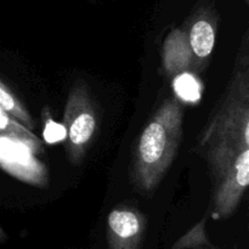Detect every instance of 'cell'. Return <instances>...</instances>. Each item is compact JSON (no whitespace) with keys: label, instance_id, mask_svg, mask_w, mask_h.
I'll list each match as a JSON object with an SVG mask.
<instances>
[{"label":"cell","instance_id":"10","mask_svg":"<svg viewBox=\"0 0 249 249\" xmlns=\"http://www.w3.org/2000/svg\"><path fill=\"white\" fill-rule=\"evenodd\" d=\"M0 135L26 141V142L36 146L39 150H43L41 141L39 140L38 136L32 133V130L27 129L26 126L19 124L16 119L12 118L1 108H0Z\"/></svg>","mask_w":249,"mask_h":249},{"label":"cell","instance_id":"1","mask_svg":"<svg viewBox=\"0 0 249 249\" xmlns=\"http://www.w3.org/2000/svg\"><path fill=\"white\" fill-rule=\"evenodd\" d=\"M213 186V215H232L249 185V65L240 60L197 145Z\"/></svg>","mask_w":249,"mask_h":249},{"label":"cell","instance_id":"4","mask_svg":"<svg viewBox=\"0 0 249 249\" xmlns=\"http://www.w3.org/2000/svg\"><path fill=\"white\" fill-rule=\"evenodd\" d=\"M41 151L26 141L0 135V168L22 182L48 186V168L38 158Z\"/></svg>","mask_w":249,"mask_h":249},{"label":"cell","instance_id":"9","mask_svg":"<svg viewBox=\"0 0 249 249\" xmlns=\"http://www.w3.org/2000/svg\"><path fill=\"white\" fill-rule=\"evenodd\" d=\"M0 108L29 130L34 128V122L32 119L31 113L27 111L18 97L1 80H0Z\"/></svg>","mask_w":249,"mask_h":249},{"label":"cell","instance_id":"13","mask_svg":"<svg viewBox=\"0 0 249 249\" xmlns=\"http://www.w3.org/2000/svg\"><path fill=\"white\" fill-rule=\"evenodd\" d=\"M5 240H6V235H5V232H4V231H2L1 226H0V243L4 242Z\"/></svg>","mask_w":249,"mask_h":249},{"label":"cell","instance_id":"5","mask_svg":"<svg viewBox=\"0 0 249 249\" xmlns=\"http://www.w3.org/2000/svg\"><path fill=\"white\" fill-rule=\"evenodd\" d=\"M108 240L112 249H134L143 231V216L129 207L114 208L107 219Z\"/></svg>","mask_w":249,"mask_h":249},{"label":"cell","instance_id":"11","mask_svg":"<svg viewBox=\"0 0 249 249\" xmlns=\"http://www.w3.org/2000/svg\"><path fill=\"white\" fill-rule=\"evenodd\" d=\"M43 136L46 143L53 145V143L65 142L67 133H66V128L63 124L53 122L46 113V119L44 118Z\"/></svg>","mask_w":249,"mask_h":249},{"label":"cell","instance_id":"2","mask_svg":"<svg viewBox=\"0 0 249 249\" xmlns=\"http://www.w3.org/2000/svg\"><path fill=\"white\" fill-rule=\"evenodd\" d=\"M184 104L169 97L143 128L131 160V182L143 194L160 185L172 165L182 139Z\"/></svg>","mask_w":249,"mask_h":249},{"label":"cell","instance_id":"3","mask_svg":"<svg viewBox=\"0 0 249 249\" xmlns=\"http://www.w3.org/2000/svg\"><path fill=\"white\" fill-rule=\"evenodd\" d=\"M63 125L65 148L72 164H79L99 128V112L87 83L78 80L71 88L66 102Z\"/></svg>","mask_w":249,"mask_h":249},{"label":"cell","instance_id":"12","mask_svg":"<svg viewBox=\"0 0 249 249\" xmlns=\"http://www.w3.org/2000/svg\"><path fill=\"white\" fill-rule=\"evenodd\" d=\"M207 243L206 235H204V220L202 223H199L198 225L195 226L189 233L184 236L182 238H180L177 243L174 245L173 249H184V248H190L195 247V246H201Z\"/></svg>","mask_w":249,"mask_h":249},{"label":"cell","instance_id":"6","mask_svg":"<svg viewBox=\"0 0 249 249\" xmlns=\"http://www.w3.org/2000/svg\"><path fill=\"white\" fill-rule=\"evenodd\" d=\"M191 46L185 32L175 29L168 36L163 50V66L169 75L175 77L179 73L189 71L192 63Z\"/></svg>","mask_w":249,"mask_h":249},{"label":"cell","instance_id":"7","mask_svg":"<svg viewBox=\"0 0 249 249\" xmlns=\"http://www.w3.org/2000/svg\"><path fill=\"white\" fill-rule=\"evenodd\" d=\"M189 43L192 53L198 58L212 55L215 44V24L208 12H199L190 27Z\"/></svg>","mask_w":249,"mask_h":249},{"label":"cell","instance_id":"8","mask_svg":"<svg viewBox=\"0 0 249 249\" xmlns=\"http://www.w3.org/2000/svg\"><path fill=\"white\" fill-rule=\"evenodd\" d=\"M202 83L194 73L185 71L173 77V90L181 104H197L202 99Z\"/></svg>","mask_w":249,"mask_h":249}]
</instances>
